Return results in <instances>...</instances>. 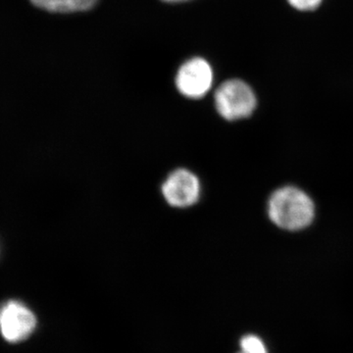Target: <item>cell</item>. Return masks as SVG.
I'll return each instance as SVG.
<instances>
[{
    "label": "cell",
    "mask_w": 353,
    "mask_h": 353,
    "mask_svg": "<svg viewBox=\"0 0 353 353\" xmlns=\"http://www.w3.org/2000/svg\"><path fill=\"white\" fill-rule=\"evenodd\" d=\"M38 320L31 309L18 301L0 305V334L10 343H22L32 336Z\"/></svg>",
    "instance_id": "cell-3"
},
{
    "label": "cell",
    "mask_w": 353,
    "mask_h": 353,
    "mask_svg": "<svg viewBox=\"0 0 353 353\" xmlns=\"http://www.w3.org/2000/svg\"><path fill=\"white\" fill-rule=\"evenodd\" d=\"M164 2H169V3H180V2L189 1V0H162Z\"/></svg>",
    "instance_id": "cell-9"
},
{
    "label": "cell",
    "mask_w": 353,
    "mask_h": 353,
    "mask_svg": "<svg viewBox=\"0 0 353 353\" xmlns=\"http://www.w3.org/2000/svg\"><path fill=\"white\" fill-rule=\"evenodd\" d=\"M162 194L173 208H189L199 201L201 183L192 172L179 169L166 179L162 185Z\"/></svg>",
    "instance_id": "cell-5"
},
{
    "label": "cell",
    "mask_w": 353,
    "mask_h": 353,
    "mask_svg": "<svg viewBox=\"0 0 353 353\" xmlns=\"http://www.w3.org/2000/svg\"><path fill=\"white\" fill-rule=\"evenodd\" d=\"M268 215L281 229L299 231L308 227L314 219V202L299 188H280L269 199Z\"/></svg>",
    "instance_id": "cell-1"
},
{
    "label": "cell",
    "mask_w": 353,
    "mask_h": 353,
    "mask_svg": "<svg viewBox=\"0 0 353 353\" xmlns=\"http://www.w3.org/2000/svg\"><path fill=\"white\" fill-rule=\"evenodd\" d=\"M214 101L216 110L228 121L250 117L257 104L252 87L238 79L223 83L215 92Z\"/></svg>",
    "instance_id": "cell-2"
},
{
    "label": "cell",
    "mask_w": 353,
    "mask_h": 353,
    "mask_svg": "<svg viewBox=\"0 0 353 353\" xmlns=\"http://www.w3.org/2000/svg\"><path fill=\"white\" fill-rule=\"evenodd\" d=\"M32 6L51 13L83 12L92 9L99 0H30Z\"/></svg>",
    "instance_id": "cell-6"
},
{
    "label": "cell",
    "mask_w": 353,
    "mask_h": 353,
    "mask_svg": "<svg viewBox=\"0 0 353 353\" xmlns=\"http://www.w3.org/2000/svg\"><path fill=\"white\" fill-rule=\"evenodd\" d=\"M241 350L238 353H268L264 341L255 334H246L240 341Z\"/></svg>",
    "instance_id": "cell-7"
},
{
    "label": "cell",
    "mask_w": 353,
    "mask_h": 353,
    "mask_svg": "<svg viewBox=\"0 0 353 353\" xmlns=\"http://www.w3.org/2000/svg\"><path fill=\"white\" fill-rule=\"evenodd\" d=\"M213 83V71L205 59L194 57L188 60L179 69L176 85L179 92L192 99L206 95Z\"/></svg>",
    "instance_id": "cell-4"
},
{
    "label": "cell",
    "mask_w": 353,
    "mask_h": 353,
    "mask_svg": "<svg viewBox=\"0 0 353 353\" xmlns=\"http://www.w3.org/2000/svg\"><path fill=\"white\" fill-rule=\"evenodd\" d=\"M288 1L297 10L312 11L321 6L323 0H288Z\"/></svg>",
    "instance_id": "cell-8"
}]
</instances>
